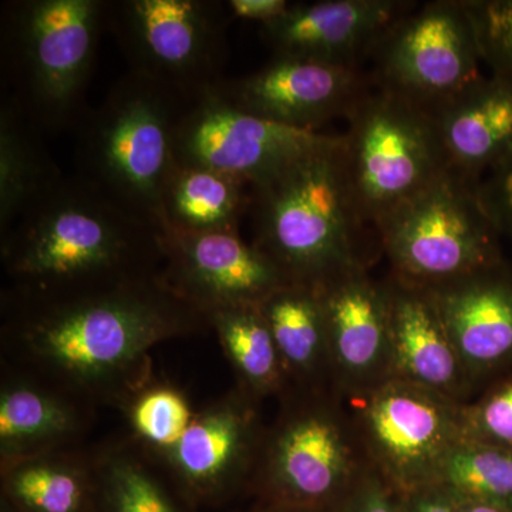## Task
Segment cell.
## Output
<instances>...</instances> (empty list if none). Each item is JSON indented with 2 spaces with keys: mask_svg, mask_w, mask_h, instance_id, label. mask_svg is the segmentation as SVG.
<instances>
[{
  "mask_svg": "<svg viewBox=\"0 0 512 512\" xmlns=\"http://www.w3.org/2000/svg\"><path fill=\"white\" fill-rule=\"evenodd\" d=\"M210 329L160 274L2 296L6 366L120 409L154 377L151 350Z\"/></svg>",
  "mask_w": 512,
  "mask_h": 512,
  "instance_id": "1",
  "label": "cell"
},
{
  "mask_svg": "<svg viewBox=\"0 0 512 512\" xmlns=\"http://www.w3.org/2000/svg\"><path fill=\"white\" fill-rule=\"evenodd\" d=\"M0 258L20 288L143 278L163 269V229L74 174L0 235Z\"/></svg>",
  "mask_w": 512,
  "mask_h": 512,
  "instance_id": "2",
  "label": "cell"
},
{
  "mask_svg": "<svg viewBox=\"0 0 512 512\" xmlns=\"http://www.w3.org/2000/svg\"><path fill=\"white\" fill-rule=\"evenodd\" d=\"M340 146L342 134L251 187V244L291 284L319 288L369 266L367 227L353 204Z\"/></svg>",
  "mask_w": 512,
  "mask_h": 512,
  "instance_id": "3",
  "label": "cell"
},
{
  "mask_svg": "<svg viewBox=\"0 0 512 512\" xmlns=\"http://www.w3.org/2000/svg\"><path fill=\"white\" fill-rule=\"evenodd\" d=\"M188 101L128 72L77 128V175L164 229L163 194Z\"/></svg>",
  "mask_w": 512,
  "mask_h": 512,
  "instance_id": "4",
  "label": "cell"
},
{
  "mask_svg": "<svg viewBox=\"0 0 512 512\" xmlns=\"http://www.w3.org/2000/svg\"><path fill=\"white\" fill-rule=\"evenodd\" d=\"M106 0H19L2 15V56L13 93L40 131L59 133L82 121Z\"/></svg>",
  "mask_w": 512,
  "mask_h": 512,
  "instance_id": "5",
  "label": "cell"
},
{
  "mask_svg": "<svg viewBox=\"0 0 512 512\" xmlns=\"http://www.w3.org/2000/svg\"><path fill=\"white\" fill-rule=\"evenodd\" d=\"M278 400L249 488L262 503L329 512L369 468L345 399L289 387Z\"/></svg>",
  "mask_w": 512,
  "mask_h": 512,
  "instance_id": "6",
  "label": "cell"
},
{
  "mask_svg": "<svg viewBox=\"0 0 512 512\" xmlns=\"http://www.w3.org/2000/svg\"><path fill=\"white\" fill-rule=\"evenodd\" d=\"M342 134L343 173L360 220L376 229L450 170L436 121L373 87Z\"/></svg>",
  "mask_w": 512,
  "mask_h": 512,
  "instance_id": "7",
  "label": "cell"
},
{
  "mask_svg": "<svg viewBox=\"0 0 512 512\" xmlns=\"http://www.w3.org/2000/svg\"><path fill=\"white\" fill-rule=\"evenodd\" d=\"M480 183L450 168L377 227L392 274L436 286L504 258Z\"/></svg>",
  "mask_w": 512,
  "mask_h": 512,
  "instance_id": "8",
  "label": "cell"
},
{
  "mask_svg": "<svg viewBox=\"0 0 512 512\" xmlns=\"http://www.w3.org/2000/svg\"><path fill=\"white\" fill-rule=\"evenodd\" d=\"M229 18L217 0H111L107 28L130 72L192 103L224 80Z\"/></svg>",
  "mask_w": 512,
  "mask_h": 512,
  "instance_id": "9",
  "label": "cell"
},
{
  "mask_svg": "<svg viewBox=\"0 0 512 512\" xmlns=\"http://www.w3.org/2000/svg\"><path fill=\"white\" fill-rule=\"evenodd\" d=\"M370 60L377 89L431 117L484 77L464 0L416 6L384 33Z\"/></svg>",
  "mask_w": 512,
  "mask_h": 512,
  "instance_id": "10",
  "label": "cell"
},
{
  "mask_svg": "<svg viewBox=\"0 0 512 512\" xmlns=\"http://www.w3.org/2000/svg\"><path fill=\"white\" fill-rule=\"evenodd\" d=\"M367 464L402 493L434 484L464 440V404L406 380L390 379L345 399Z\"/></svg>",
  "mask_w": 512,
  "mask_h": 512,
  "instance_id": "11",
  "label": "cell"
},
{
  "mask_svg": "<svg viewBox=\"0 0 512 512\" xmlns=\"http://www.w3.org/2000/svg\"><path fill=\"white\" fill-rule=\"evenodd\" d=\"M338 136L258 119L211 90L188 104L178 121L175 163L231 175L252 187L293 161L329 146Z\"/></svg>",
  "mask_w": 512,
  "mask_h": 512,
  "instance_id": "12",
  "label": "cell"
},
{
  "mask_svg": "<svg viewBox=\"0 0 512 512\" xmlns=\"http://www.w3.org/2000/svg\"><path fill=\"white\" fill-rule=\"evenodd\" d=\"M261 403L239 387L197 409L173 447L153 456L191 505L249 488L266 426Z\"/></svg>",
  "mask_w": 512,
  "mask_h": 512,
  "instance_id": "13",
  "label": "cell"
},
{
  "mask_svg": "<svg viewBox=\"0 0 512 512\" xmlns=\"http://www.w3.org/2000/svg\"><path fill=\"white\" fill-rule=\"evenodd\" d=\"M373 87L370 73L360 67L272 56L258 72L224 79L214 90L258 119L320 133L330 121L348 120Z\"/></svg>",
  "mask_w": 512,
  "mask_h": 512,
  "instance_id": "14",
  "label": "cell"
},
{
  "mask_svg": "<svg viewBox=\"0 0 512 512\" xmlns=\"http://www.w3.org/2000/svg\"><path fill=\"white\" fill-rule=\"evenodd\" d=\"M161 276L178 296L204 313L259 306L291 282L238 231H163Z\"/></svg>",
  "mask_w": 512,
  "mask_h": 512,
  "instance_id": "15",
  "label": "cell"
},
{
  "mask_svg": "<svg viewBox=\"0 0 512 512\" xmlns=\"http://www.w3.org/2000/svg\"><path fill=\"white\" fill-rule=\"evenodd\" d=\"M325 312L333 390L343 399L393 379L383 281L359 266L316 288Z\"/></svg>",
  "mask_w": 512,
  "mask_h": 512,
  "instance_id": "16",
  "label": "cell"
},
{
  "mask_svg": "<svg viewBox=\"0 0 512 512\" xmlns=\"http://www.w3.org/2000/svg\"><path fill=\"white\" fill-rule=\"evenodd\" d=\"M416 6L409 0L291 3L284 15L261 26V37L274 57L363 69L384 33Z\"/></svg>",
  "mask_w": 512,
  "mask_h": 512,
  "instance_id": "17",
  "label": "cell"
},
{
  "mask_svg": "<svg viewBox=\"0 0 512 512\" xmlns=\"http://www.w3.org/2000/svg\"><path fill=\"white\" fill-rule=\"evenodd\" d=\"M427 288L476 396L512 372V265L507 259Z\"/></svg>",
  "mask_w": 512,
  "mask_h": 512,
  "instance_id": "18",
  "label": "cell"
},
{
  "mask_svg": "<svg viewBox=\"0 0 512 512\" xmlns=\"http://www.w3.org/2000/svg\"><path fill=\"white\" fill-rule=\"evenodd\" d=\"M389 311L393 379L406 380L468 403L476 397L473 384L433 293L389 272L382 279Z\"/></svg>",
  "mask_w": 512,
  "mask_h": 512,
  "instance_id": "19",
  "label": "cell"
},
{
  "mask_svg": "<svg viewBox=\"0 0 512 512\" xmlns=\"http://www.w3.org/2000/svg\"><path fill=\"white\" fill-rule=\"evenodd\" d=\"M96 413L94 404L62 387L6 366L0 384V466L82 447Z\"/></svg>",
  "mask_w": 512,
  "mask_h": 512,
  "instance_id": "20",
  "label": "cell"
},
{
  "mask_svg": "<svg viewBox=\"0 0 512 512\" xmlns=\"http://www.w3.org/2000/svg\"><path fill=\"white\" fill-rule=\"evenodd\" d=\"M451 170L481 181L512 161V84L484 76L433 117Z\"/></svg>",
  "mask_w": 512,
  "mask_h": 512,
  "instance_id": "21",
  "label": "cell"
},
{
  "mask_svg": "<svg viewBox=\"0 0 512 512\" xmlns=\"http://www.w3.org/2000/svg\"><path fill=\"white\" fill-rule=\"evenodd\" d=\"M284 363L289 387L333 390L328 332L319 291L286 284L259 305Z\"/></svg>",
  "mask_w": 512,
  "mask_h": 512,
  "instance_id": "22",
  "label": "cell"
},
{
  "mask_svg": "<svg viewBox=\"0 0 512 512\" xmlns=\"http://www.w3.org/2000/svg\"><path fill=\"white\" fill-rule=\"evenodd\" d=\"M2 495L12 512H94L93 450L73 448L0 466Z\"/></svg>",
  "mask_w": 512,
  "mask_h": 512,
  "instance_id": "23",
  "label": "cell"
},
{
  "mask_svg": "<svg viewBox=\"0 0 512 512\" xmlns=\"http://www.w3.org/2000/svg\"><path fill=\"white\" fill-rule=\"evenodd\" d=\"M10 94L0 106V235L55 190L64 175Z\"/></svg>",
  "mask_w": 512,
  "mask_h": 512,
  "instance_id": "24",
  "label": "cell"
},
{
  "mask_svg": "<svg viewBox=\"0 0 512 512\" xmlns=\"http://www.w3.org/2000/svg\"><path fill=\"white\" fill-rule=\"evenodd\" d=\"M94 512H185V500L163 466L130 436L93 450Z\"/></svg>",
  "mask_w": 512,
  "mask_h": 512,
  "instance_id": "25",
  "label": "cell"
},
{
  "mask_svg": "<svg viewBox=\"0 0 512 512\" xmlns=\"http://www.w3.org/2000/svg\"><path fill=\"white\" fill-rule=\"evenodd\" d=\"M249 205L251 187L244 181L208 168L175 163L163 194L164 229L238 231Z\"/></svg>",
  "mask_w": 512,
  "mask_h": 512,
  "instance_id": "26",
  "label": "cell"
},
{
  "mask_svg": "<svg viewBox=\"0 0 512 512\" xmlns=\"http://www.w3.org/2000/svg\"><path fill=\"white\" fill-rule=\"evenodd\" d=\"M235 380L254 399L281 397L289 389L284 363L259 306H234L208 313Z\"/></svg>",
  "mask_w": 512,
  "mask_h": 512,
  "instance_id": "27",
  "label": "cell"
},
{
  "mask_svg": "<svg viewBox=\"0 0 512 512\" xmlns=\"http://www.w3.org/2000/svg\"><path fill=\"white\" fill-rule=\"evenodd\" d=\"M434 484L448 493L512 511V451L461 440L441 464Z\"/></svg>",
  "mask_w": 512,
  "mask_h": 512,
  "instance_id": "28",
  "label": "cell"
},
{
  "mask_svg": "<svg viewBox=\"0 0 512 512\" xmlns=\"http://www.w3.org/2000/svg\"><path fill=\"white\" fill-rule=\"evenodd\" d=\"M119 410L127 421L128 436L151 456L173 447L197 413L183 389L156 377L128 397Z\"/></svg>",
  "mask_w": 512,
  "mask_h": 512,
  "instance_id": "29",
  "label": "cell"
},
{
  "mask_svg": "<svg viewBox=\"0 0 512 512\" xmlns=\"http://www.w3.org/2000/svg\"><path fill=\"white\" fill-rule=\"evenodd\" d=\"M490 74L512 84V0H464Z\"/></svg>",
  "mask_w": 512,
  "mask_h": 512,
  "instance_id": "30",
  "label": "cell"
},
{
  "mask_svg": "<svg viewBox=\"0 0 512 512\" xmlns=\"http://www.w3.org/2000/svg\"><path fill=\"white\" fill-rule=\"evenodd\" d=\"M464 440L512 451V372L464 404Z\"/></svg>",
  "mask_w": 512,
  "mask_h": 512,
  "instance_id": "31",
  "label": "cell"
},
{
  "mask_svg": "<svg viewBox=\"0 0 512 512\" xmlns=\"http://www.w3.org/2000/svg\"><path fill=\"white\" fill-rule=\"evenodd\" d=\"M329 512H406L404 493L369 466Z\"/></svg>",
  "mask_w": 512,
  "mask_h": 512,
  "instance_id": "32",
  "label": "cell"
},
{
  "mask_svg": "<svg viewBox=\"0 0 512 512\" xmlns=\"http://www.w3.org/2000/svg\"><path fill=\"white\" fill-rule=\"evenodd\" d=\"M480 194L501 235L512 242V161L485 175Z\"/></svg>",
  "mask_w": 512,
  "mask_h": 512,
  "instance_id": "33",
  "label": "cell"
},
{
  "mask_svg": "<svg viewBox=\"0 0 512 512\" xmlns=\"http://www.w3.org/2000/svg\"><path fill=\"white\" fill-rule=\"evenodd\" d=\"M227 5L232 18L264 26L284 15L291 3L286 0H229Z\"/></svg>",
  "mask_w": 512,
  "mask_h": 512,
  "instance_id": "34",
  "label": "cell"
},
{
  "mask_svg": "<svg viewBox=\"0 0 512 512\" xmlns=\"http://www.w3.org/2000/svg\"><path fill=\"white\" fill-rule=\"evenodd\" d=\"M406 512H457L451 495L437 484L404 493Z\"/></svg>",
  "mask_w": 512,
  "mask_h": 512,
  "instance_id": "35",
  "label": "cell"
},
{
  "mask_svg": "<svg viewBox=\"0 0 512 512\" xmlns=\"http://www.w3.org/2000/svg\"><path fill=\"white\" fill-rule=\"evenodd\" d=\"M448 494L453 498L457 512H512L507 508L498 507V505L481 503V501L470 500V498L460 497V495Z\"/></svg>",
  "mask_w": 512,
  "mask_h": 512,
  "instance_id": "36",
  "label": "cell"
},
{
  "mask_svg": "<svg viewBox=\"0 0 512 512\" xmlns=\"http://www.w3.org/2000/svg\"><path fill=\"white\" fill-rule=\"evenodd\" d=\"M252 512H328V511L309 510V508L288 507V505H276V504L262 503V507H259V510L252 511Z\"/></svg>",
  "mask_w": 512,
  "mask_h": 512,
  "instance_id": "37",
  "label": "cell"
}]
</instances>
